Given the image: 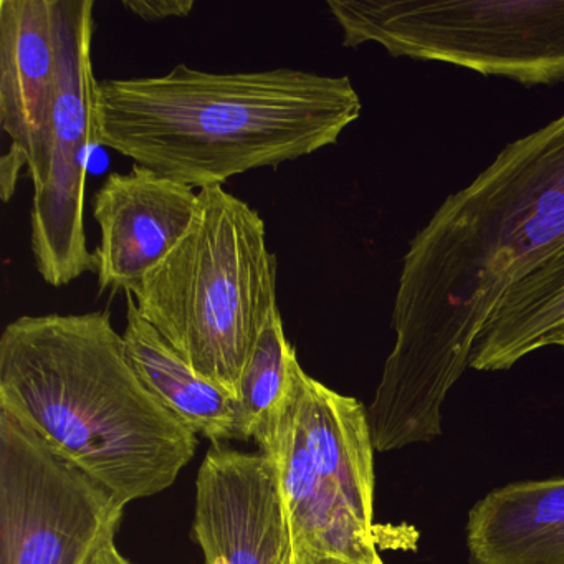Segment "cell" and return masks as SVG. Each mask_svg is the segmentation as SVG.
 Returning a JSON list of instances; mask_svg holds the SVG:
<instances>
[{
	"label": "cell",
	"instance_id": "6da1fadb",
	"mask_svg": "<svg viewBox=\"0 0 564 564\" xmlns=\"http://www.w3.org/2000/svg\"><path fill=\"white\" fill-rule=\"evenodd\" d=\"M563 247L564 113L505 147L409 243L394 348L368 408L376 451L442 434V405L495 306Z\"/></svg>",
	"mask_w": 564,
	"mask_h": 564
},
{
	"label": "cell",
	"instance_id": "7a4b0ae2",
	"mask_svg": "<svg viewBox=\"0 0 564 564\" xmlns=\"http://www.w3.org/2000/svg\"><path fill=\"white\" fill-rule=\"evenodd\" d=\"M348 77L275 68L98 82L97 144L193 189L310 156L361 117Z\"/></svg>",
	"mask_w": 564,
	"mask_h": 564
},
{
	"label": "cell",
	"instance_id": "3957f363",
	"mask_svg": "<svg viewBox=\"0 0 564 564\" xmlns=\"http://www.w3.org/2000/svg\"><path fill=\"white\" fill-rule=\"evenodd\" d=\"M0 408L127 505L173 487L196 454L197 434L138 378L107 310L9 323Z\"/></svg>",
	"mask_w": 564,
	"mask_h": 564
},
{
	"label": "cell",
	"instance_id": "277c9868",
	"mask_svg": "<svg viewBox=\"0 0 564 564\" xmlns=\"http://www.w3.org/2000/svg\"><path fill=\"white\" fill-rule=\"evenodd\" d=\"M276 272L260 214L223 186L206 187L189 232L128 293L197 375L236 399L279 310Z\"/></svg>",
	"mask_w": 564,
	"mask_h": 564
},
{
	"label": "cell",
	"instance_id": "5b68a950",
	"mask_svg": "<svg viewBox=\"0 0 564 564\" xmlns=\"http://www.w3.org/2000/svg\"><path fill=\"white\" fill-rule=\"evenodd\" d=\"M345 47L524 85L564 82V0H328Z\"/></svg>",
	"mask_w": 564,
	"mask_h": 564
},
{
	"label": "cell",
	"instance_id": "8992f818",
	"mask_svg": "<svg viewBox=\"0 0 564 564\" xmlns=\"http://www.w3.org/2000/svg\"><path fill=\"white\" fill-rule=\"evenodd\" d=\"M127 503L0 408V564H85Z\"/></svg>",
	"mask_w": 564,
	"mask_h": 564
},
{
	"label": "cell",
	"instance_id": "52a82bcc",
	"mask_svg": "<svg viewBox=\"0 0 564 564\" xmlns=\"http://www.w3.org/2000/svg\"><path fill=\"white\" fill-rule=\"evenodd\" d=\"M94 9L91 0H54L58 80L51 173L47 184L34 191L31 210L32 256L37 272L52 286L97 273V257L88 249L85 232L88 160L97 144Z\"/></svg>",
	"mask_w": 564,
	"mask_h": 564
},
{
	"label": "cell",
	"instance_id": "ba28073f",
	"mask_svg": "<svg viewBox=\"0 0 564 564\" xmlns=\"http://www.w3.org/2000/svg\"><path fill=\"white\" fill-rule=\"evenodd\" d=\"M57 80L54 0H0V124L12 141L0 161L6 203L24 167L34 191L47 184Z\"/></svg>",
	"mask_w": 564,
	"mask_h": 564
},
{
	"label": "cell",
	"instance_id": "9c48e42d",
	"mask_svg": "<svg viewBox=\"0 0 564 564\" xmlns=\"http://www.w3.org/2000/svg\"><path fill=\"white\" fill-rule=\"evenodd\" d=\"M191 536L206 564H292L275 460L213 445L197 474Z\"/></svg>",
	"mask_w": 564,
	"mask_h": 564
},
{
	"label": "cell",
	"instance_id": "30bf717a",
	"mask_svg": "<svg viewBox=\"0 0 564 564\" xmlns=\"http://www.w3.org/2000/svg\"><path fill=\"white\" fill-rule=\"evenodd\" d=\"M199 209L193 187L134 164L113 173L95 196L100 227L97 257L100 293L131 292L189 232Z\"/></svg>",
	"mask_w": 564,
	"mask_h": 564
},
{
	"label": "cell",
	"instance_id": "8fae6325",
	"mask_svg": "<svg viewBox=\"0 0 564 564\" xmlns=\"http://www.w3.org/2000/svg\"><path fill=\"white\" fill-rule=\"evenodd\" d=\"M265 455L275 460L293 551L312 550L361 564H384L375 528L359 520L345 495L316 468L296 419L293 388L275 441Z\"/></svg>",
	"mask_w": 564,
	"mask_h": 564
},
{
	"label": "cell",
	"instance_id": "7c38bea8",
	"mask_svg": "<svg viewBox=\"0 0 564 564\" xmlns=\"http://www.w3.org/2000/svg\"><path fill=\"white\" fill-rule=\"evenodd\" d=\"M470 564H564V477L514 481L474 505Z\"/></svg>",
	"mask_w": 564,
	"mask_h": 564
},
{
	"label": "cell",
	"instance_id": "4fadbf2b",
	"mask_svg": "<svg viewBox=\"0 0 564 564\" xmlns=\"http://www.w3.org/2000/svg\"><path fill=\"white\" fill-rule=\"evenodd\" d=\"M293 395L303 441L319 474L345 495L366 527L375 528L376 448L368 409L316 381L302 366L295 371Z\"/></svg>",
	"mask_w": 564,
	"mask_h": 564
},
{
	"label": "cell",
	"instance_id": "5bb4252c",
	"mask_svg": "<svg viewBox=\"0 0 564 564\" xmlns=\"http://www.w3.org/2000/svg\"><path fill=\"white\" fill-rule=\"evenodd\" d=\"M124 295V351L151 394L194 434L209 438L213 445L247 442L236 399L197 375L164 336L143 318L133 295Z\"/></svg>",
	"mask_w": 564,
	"mask_h": 564
},
{
	"label": "cell",
	"instance_id": "9a60e30c",
	"mask_svg": "<svg viewBox=\"0 0 564 564\" xmlns=\"http://www.w3.org/2000/svg\"><path fill=\"white\" fill-rule=\"evenodd\" d=\"M564 333V247L518 280L495 306L470 355L475 371H505Z\"/></svg>",
	"mask_w": 564,
	"mask_h": 564
},
{
	"label": "cell",
	"instance_id": "2e32d148",
	"mask_svg": "<svg viewBox=\"0 0 564 564\" xmlns=\"http://www.w3.org/2000/svg\"><path fill=\"white\" fill-rule=\"evenodd\" d=\"M299 365L295 348L286 339L279 308L247 362L236 395L246 441L256 442L262 454H267L275 441Z\"/></svg>",
	"mask_w": 564,
	"mask_h": 564
},
{
	"label": "cell",
	"instance_id": "e0dca14e",
	"mask_svg": "<svg viewBox=\"0 0 564 564\" xmlns=\"http://www.w3.org/2000/svg\"><path fill=\"white\" fill-rule=\"evenodd\" d=\"M123 8L148 22L171 18H187L194 9L193 0H124Z\"/></svg>",
	"mask_w": 564,
	"mask_h": 564
},
{
	"label": "cell",
	"instance_id": "ac0fdd59",
	"mask_svg": "<svg viewBox=\"0 0 564 564\" xmlns=\"http://www.w3.org/2000/svg\"><path fill=\"white\" fill-rule=\"evenodd\" d=\"M85 564H133L120 553L115 543V534L101 541L100 546L91 553Z\"/></svg>",
	"mask_w": 564,
	"mask_h": 564
},
{
	"label": "cell",
	"instance_id": "d6986e66",
	"mask_svg": "<svg viewBox=\"0 0 564 564\" xmlns=\"http://www.w3.org/2000/svg\"><path fill=\"white\" fill-rule=\"evenodd\" d=\"M292 564H361L336 554L318 553L312 550L293 551Z\"/></svg>",
	"mask_w": 564,
	"mask_h": 564
},
{
	"label": "cell",
	"instance_id": "ffe728a7",
	"mask_svg": "<svg viewBox=\"0 0 564 564\" xmlns=\"http://www.w3.org/2000/svg\"><path fill=\"white\" fill-rule=\"evenodd\" d=\"M556 346H561V348H564V333L560 336V339H557Z\"/></svg>",
	"mask_w": 564,
	"mask_h": 564
}]
</instances>
